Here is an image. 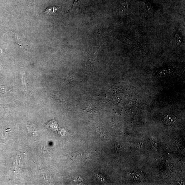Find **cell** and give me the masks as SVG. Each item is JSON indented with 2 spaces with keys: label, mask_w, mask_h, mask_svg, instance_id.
<instances>
[{
  "label": "cell",
  "mask_w": 185,
  "mask_h": 185,
  "mask_svg": "<svg viewBox=\"0 0 185 185\" xmlns=\"http://www.w3.org/2000/svg\"><path fill=\"white\" fill-rule=\"evenodd\" d=\"M119 11L121 14L126 15L128 11V5L127 3L125 2L121 3L119 7Z\"/></svg>",
  "instance_id": "obj_1"
},
{
  "label": "cell",
  "mask_w": 185,
  "mask_h": 185,
  "mask_svg": "<svg viewBox=\"0 0 185 185\" xmlns=\"http://www.w3.org/2000/svg\"><path fill=\"white\" fill-rule=\"evenodd\" d=\"M176 119L175 116L173 115H167L164 118V121L165 124L167 125H172L175 122Z\"/></svg>",
  "instance_id": "obj_2"
},
{
  "label": "cell",
  "mask_w": 185,
  "mask_h": 185,
  "mask_svg": "<svg viewBox=\"0 0 185 185\" xmlns=\"http://www.w3.org/2000/svg\"><path fill=\"white\" fill-rule=\"evenodd\" d=\"M59 9L58 7L52 6L47 8L45 11V14L47 15H52L56 13Z\"/></svg>",
  "instance_id": "obj_3"
},
{
  "label": "cell",
  "mask_w": 185,
  "mask_h": 185,
  "mask_svg": "<svg viewBox=\"0 0 185 185\" xmlns=\"http://www.w3.org/2000/svg\"><path fill=\"white\" fill-rule=\"evenodd\" d=\"M174 41L178 45L180 44L183 41V38L181 34L179 32H177L174 35Z\"/></svg>",
  "instance_id": "obj_4"
},
{
  "label": "cell",
  "mask_w": 185,
  "mask_h": 185,
  "mask_svg": "<svg viewBox=\"0 0 185 185\" xmlns=\"http://www.w3.org/2000/svg\"><path fill=\"white\" fill-rule=\"evenodd\" d=\"M135 173H134V178L136 180H139L140 179V180L141 179L140 178V177L142 179V178H143V176H139V175L141 173V172H135Z\"/></svg>",
  "instance_id": "obj_5"
},
{
  "label": "cell",
  "mask_w": 185,
  "mask_h": 185,
  "mask_svg": "<svg viewBox=\"0 0 185 185\" xmlns=\"http://www.w3.org/2000/svg\"><path fill=\"white\" fill-rule=\"evenodd\" d=\"M80 0H74V3H73V6H72V7L71 9V11H72V10L74 9L79 4L80 2Z\"/></svg>",
  "instance_id": "obj_6"
},
{
  "label": "cell",
  "mask_w": 185,
  "mask_h": 185,
  "mask_svg": "<svg viewBox=\"0 0 185 185\" xmlns=\"http://www.w3.org/2000/svg\"><path fill=\"white\" fill-rule=\"evenodd\" d=\"M24 74H23V75H22V82H23V86L24 87H26V84H25V80H24Z\"/></svg>",
  "instance_id": "obj_7"
},
{
  "label": "cell",
  "mask_w": 185,
  "mask_h": 185,
  "mask_svg": "<svg viewBox=\"0 0 185 185\" xmlns=\"http://www.w3.org/2000/svg\"><path fill=\"white\" fill-rule=\"evenodd\" d=\"M7 90V88L5 87V86H0V91H5Z\"/></svg>",
  "instance_id": "obj_8"
}]
</instances>
